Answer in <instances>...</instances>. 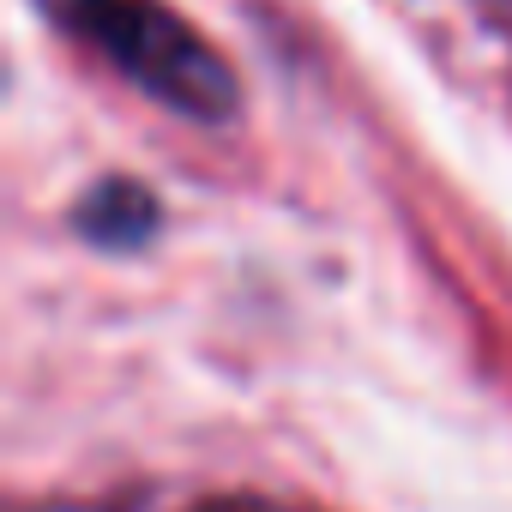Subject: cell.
Here are the masks:
<instances>
[{
  "instance_id": "cell-1",
  "label": "cell",
  "mask_w": 512,
  "mask_h": 512,
  "mask_svg": "<svg viewBox=\"0 0 512 512\" xmlns=\"http://www.w3.org/2000/svg\"><path fill=\"white\" fill-rule=\"evenodd\" d=\"M55 7L91 49H103L157 103L199 121H223L235 109V79L223 55L193 25H181L163 0H55Z\"/></svg>"
}]
</instances>
